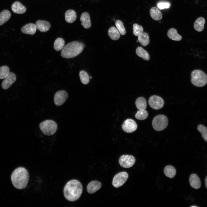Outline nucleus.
<instances>
[{"label": "nucleus", "instance_id": "obj_6", "mask_svg": "<svg viewBox=\"0 0 207 207\" xmlns=\"http://www.w3.org/2000/svg\"><path fill=\"white\" fill-rule=\"evenodd\" d=\"M167 117L163 115H158L153 118L152 125L153 128L157 131H161L165 129L168 125Z\"/></svg>", "mask_w": 207, "mask_h": 207}, {"label": "nucleus", "instance_id": "obj_39", "mask_svg": "<svg viewBox=\"0 0 207 207\" xmlns=\"http://www.w3.org/2000/svg\"><path fill=\"white\" fill-rule=\"evenodd\" d=\"M138 41H137V42H138Z\"/></svg>", "mask_w": 207, "mask_h": 207}, {"label": "nucleus", "instance_id": "obj_9", "mask_svg": "<svg viewBox=\"0 0 207 207\" xmlns=\"http://www.w3.org/2000/svg\"><path fill=\"white\" fill-rule=\"evenodd\" d=\"M150 106L155 110H159L164 105L163 99L160 97L154 95L151 96L148 100Z\"/></svg>", "mask_w": 207, "mask_h": 207}, {"label": "nucleus", "instance_id": "obj_7", "mask_svg": "<svg viewBox=\"0 0 207 207\" xmlns=\"http://www.w3.org/2000/svg\"><path fill=\"white\" fill-rule=\"evenodd\" d=\"M128 177V173L125 172H119L114 177L112 184L115 188H118L123 185L126 182Z\"/></svg>", "mask_w": 207, "mask_h": 207}, {"label": "nucleus", "instance_id": "obj_5", "mask_svg": "<svg viewBox=\"0 0 207 207\" xmlns=\"http://www.w3.org/2000/svg\"><path fill=\"white\" fill-rule=\"evenodd\" d=\"M41 132L45 135L50 136L54 134L56 132L57 126L53 120H45L41 122L39 125Z\"/></svg>", "mask_w": 207, "mask_h": 207}, {"label": "nucleus", "instance_id": "obj_36", "mask_svg": "<svg viewBox=\"0 0 207 207\" xmlns=\"http://www.w3.org/2000/svg\"><path fill=\"white\" fill-rule=\"evenodd\" d=\"M170 6V4L167 2H160L157 4L158 7L160 9L168 8Z\"/></svg>", "mask_w": 207, "mask_h": 207}, {"label": "nucleus", "instance_id": "obj_18", "mask_svg": "<svg viewBox=\"0 0 207 207\" xmlns=\"http://www.w3.org/2000/svg\"><path fill=\"white\" fill-rule=\"evenodd\" d=\"M80 20L82 23L83 26L85 28H89L91 27L90 16L87 12H84L82 14Z\"/></svg>", "mask_w": 207, "mask_h": 207}, {"label": "nucleus", "instance_id": "obj_26", "mask_svg": "<svg viewBox=\"0 0 207 207\" xmlns=\"http://www.w3.org/2000/svg\"><path fill=\"white\" fill-rule=\"evenodd\" d=\"M138 40L143 46L147 45L150 42V39L148 34L145 32H143L138 36Z\"/></svg>", "mask_w": 207, "mask_h": 207}, {"label": "nucleus", "instance_id": "obj_10", "mask_svg": "<svg viewBox=\"0 0 207 207\" xmlns=\"http://www.w3.org/2000/svg\"><path fill=\"white\" fill-rule=\"evenodd\" d=\"M68 97L67 92L64 90H60L56 92L54 97V101L57 106L62 105Z\"/></svg>", "mask_w": 207, "mask_h": 207}, {"label": "nucleus", "instance_id": "obj_3", "mask_svg": "<svg viewBox=\"0 0 207 207\" xmlns=\"http://www.w3.org/2000/svg\"><path fill=\"white\" fill-rule=\"evenodd\" d=\"M85 46V45L78 41L70 42L62 49L61 55L63 57L67 59L74 57L82 51Z\"/></svg>", "mask_w": 207, "mask_h": 207}, {"label": "nucleus", "instance_id": "obj_30", "mask_svg": "<svg viewBox=\"0 0 207 207\" xmlns=\"http://www.w3.org/2000/svg\"><path fill=\"white\" fill-rule=\"evenodd\" d=\"M148 113L145 110H139L138 111L135 115V117L137 119L143 120L146 119L148 116Z\"/></svg>", "mask_w": 207, "mask_h": 207}, {"label": "nucleus", "instance_id": "obj_19", "mask_svg": "<svg viewBox=\"0 0 207 207\" xmlns=\"http://www.w3.org/2000/svg\"><path fill=\"white\" fill-rule=\"evenodd\" d=\"M65 16L66 21L70 23L74 22L76 18V13L72 9L67 10L65 13Z\"/></svg>", "mask_w": 207, "mask_h": 207}, {"label": "nucleus", "instance_id": "obj_20", "mask_svg": "<svg viewBox=\"0 0 207 207\" xmlns=\"http://www.w3.org/2000/svg\"><path fill=\"white\" fill-rule=\"evenodd\" d=\"M150 14L152 18L155 20H159L162 18V15L161 12L157 7H153L150 10Z\"/></svg>", "mask_w": 207, "mask_h": 207}, {"label": "nucleus", "instance_id": "obj_32", "mask_svg": "<svg viewBox=\"0 0 207 207\" xmlns=\"http://www.w3.org/2000/svg\"><path fill=\"white\" fill-rule=\"evenodd\" d=\"M197 129L201 133L204 140L207 142V128L204 125L200 124L198 126Z\"/></svg>", "mask_w": 207, "mask_h": 207}, {"label": "nucleus", "instance_id": "obj_1", "mask_svg": "<svg viewBox=\"0 0 207 207\" xmlns=\"http://www.w3.org/2000/svg\"><path fill=\"white\" fill-rule=\"evenodd\" d=\"M83 191V186L77 180L73 179L68 182L64 189V194L67 200L73 202L80 197Z\"/></svg>", "mask_w": 207, "mask_h": 207}, {"label": "nucleus", "instance_id": "obj_14", "mask_svg": "<svg viewBox=\"0 0 207 207\" xmlns=\"http://www.w3.org/2000/svg\"><path fill=\"white\" fill-rule=\"evenodd\" d=\"M189 182L191 186L194 189H199L201 187L200 179L198 176L195 174H193L190 175Z\"/></svg>", "mask_w": 207, "mask_h": 207}, {"label": "nucleus", "instance_id": "obj_28", "mask_svg": "<svg viewBox=\"0 0 207 207\" xmlns=\"http://www.w3.org/2000/svg\"><path fill=\"white\" fill-rule=\"evenodd\" d=\"M11 13L8 10H4L0 13V26L7 22L10 18Z\"/></svg>", "mask_w": 207, "mask_h": 207}, {"label": "nucleus", "instance_id": "obj_21", "mask_svg": "<svg viewBox=\"0 0 207 207\" xmlns=\"http://www.w3.org/2000/svg\"><path fill=\"white\" fill-rule=\"evenodd\" d=\"M205 22V20L203 18L200 17L197 18L194 24L195 30L198 32L202 31L204 29Z\"/></svg>", "mask_w": 207, "mask_h": 207}, {"label": "nucleus", "instance_id": "obj_37", "mask_svg": "<svg viewBox=\"0 0 207 207\" xmlns=\"http://www.w3.org/2000/svg\"><path fill=\"white\" fill-rule=\"evenodd\" d=\"M205 184L206 188L207 189V176L206 177L205 180Z\"/></svg>", "mask_w": 207, "mask_h": 207}, {"label": "nucleus", "instance_id": "obj_27", "mask_svg": "<svg viewBox=\"0 0 207 207\" xmlns=\"http://www.w3.org/2000/svg\"><path fill=\"white\" fill-rule=\"evenodd\" d=\"M135 105L139 110H145L147 107L146 100L143 97H139L136 100Z\"/></svg>", "mask_w": 207, "mask_h": 207}, {"label": "nucleus", "instance_id": "obj_13", "mask_svg": "<svg viewBox=\"0 0 207 207\" xmlns=\"http://www.w3.org/2000/svg\"><path fill=\"white\" fill-rule=\"evenodd\" d=\"M101 186V183L99 181L96 180L91 181L87 185V191L89 193H94L100 189Z\"/></svg>", "mask_w": 207, "mask_h": 207}, {"label": "nucleus", "instance_id": "obj_17", "mask_svg": "<svg viewBox=\"0 0 207 207\" xmlns=\"http://www.w3.org/2000/svg\"><path fill=\"white\" fill-rule=\"evenodd\" d=\"M12 11L15 13L22 14L25 13L26 9V7L19 2L17 1L12 4L11 7Z\"/></svg>", "mask_w": 207, "mask_h": 207}, {"label": "nucleus", "instance_id": "obj_31", "mask_svg": "<svg viewBox=\"0 0 207 207\" xmlns=\"http://www.w3.org/2000/svg\"><path fill=\"white\" fill-rule=\"evenodd\" d=\"M79 76L81 82L84 84H87L89 80L88 74L85 71L82 70L79 73Z\"/></svg>", "mask_w": 207, "mask_h": 207}, {"label": "nucleus", "instance_id": "obj_35", "mask_svg": "<svg viewBox=\"0 0 207 207\" xmlns=\"http://www.w3.org/2000/svg\"><path fill=\"white\" fill-rule=\"evenodd\" d=\"M115 25L120 33L122 35H124L126 31L122 22L120 20H117L115 22Z\"/></svg>", "mask_w": 207, "mask_h": 207}, {"label": "nucleus", "instance_id": "obj_22", "mask_svg": "<svg viewBox=\"0 0 207 207\" xmlns=\"http://www.w3.org/2000/svg\"><path fill=\"white\" fill-rule=\"evenodd\" d=\"M108 33L110 38L113 40H118L120 37L119 31L114 26H112L109 29Z\"/></svg>", "mask_w": 207, "mask_h": 207}, {"label": "nucleus", "instance_id": "obj_33", "mask_svg": "<svg viewBox=\"0 0 207 207\" xmlns=\"http://www.w3.org/2000/svg\"><path fill=\"white\" fill-rule=\"evenodd\" d=\"M9 72V68L6 66L0 67V79L4 78Z\"/></svg>", "mask_w": 207, "mask_h": 207}, {"label": "nucleus", "instance_id": "obj_34", "mask_svg": "<svg viewBox=\"0 0 207 207\" xmlns=\"http://www.w3.org/2000/svg\"><path fill=\"white\" fill-rule=\"evenodd\" d=\"M133 31L134 35L138 36L143 32V28L138 24H134L133 25Z\"/></svg>", "mask_w": 207, "mask_h": 207}, {"label": "nucleus", "instance_id": "obj_12", "mask_svg": "<svg viewBox=\"0 0 207 207\" xmlns=\"http://www.w3.org/2000/svg\"><path fill=\"white\" fill-rule=\"evenodd\" d=\"M16 79L15 74L13 72H9L2 83V88L5 90L8 89L15 82Z\"/></svg>", "mask_w": 207, "mask_h": 207}, {"label": "nucleus", "instance_id": "obj_25", "mask_svg": "<svg viewBox=\"0 0 207 207\" xmlns=\"http://www.w3.org/2000/svg\"><path fill=\"white\" fill-rule=\"evenodd\" d=\"M136 52L137 55L143 59L148 61L150 58L148 52L141 47H138L136 49Z\"/></svg>", "mask_w": 207, "mask_h": 207}, {"label": "nucleus", "instance_id": "obj_4", "mask_svg": "<svg viewBox=\"0 0 207 207\" xmlns=\"http://www.w3.org/2000/svg\"><path fill=\"white\" fill-rule=\"evenodd\" d=\"M191 82L195 86L203 87L207 83V76L200 70H194L191 73Z\"/></svg>", "mask_w": 207, "mask_h": 207}, {"label": "nucleus", "instance_id": "obj_11", "mask_svg": "<svg viewBox=\"0 0 207 207\" xmlns=\"http://www.w3.org/2000/svg\"><path fill=\"white\" fill-rule=\"evenodd\" d=\"M122 130L127 133H131L135 131L137 128L135 121L131 119H127L124 122L122 126Z\"/></svg>", "mask_w": 207, "mask_h": 207}, {"label": "nucleus", "instance_id": "obj_15", "mask_svg": "<svg viewBox=\"0 0 207 207\" xmlns=\"http://www.w3.org/2000/svg\"><path fill=\"white\" fill-rule=\"evenodd\" d=\"M35 25L37 29L41 32L47 31L51 27L50 23L45 20H38L36 22Z\"/></svg>", "mask_w": 207, "mask_h": 207}, {"label": "nucleus", "instance_id": "obj_29", "mask_svg": "<svg viewBox=\"0 0 207 207\" xmlns=\"http://www.w3.org/2000/svg\"><path fill=\"white\" fill-rule=\"evenodd\" d=\"M65 41L61 38H57L55 41L53 47L54 49L57 51H59L62 49L64 47Z\"/></svg>", "mask_w": 207, "mask_h": 207}, {"label": "nucleus", "instance_id": "obj_16", "mask_svg": "<svg viewBox=\"0 0 207 207\" xmlns=\"http://www.w3.org/2000/svg\"><path fill=\"white\" fill-rule=\"evenodd\" d=\"M37 29L35 25L29 23L23 26L21 28V31L24 34L33 35L35 33Z\"/></svg>", "mask_w": 207, "mask_h": 207}, {"label": "nucleus", "instance_id": "obj_38", "mask_svg": "<svg viewBox=\"0 0 207 207\" xmlns=\"http://www.w3.org/2000/svg\"><path fill=\"white\" fill-rule=\"evenodd\" d=\"M90 79L91 78V76H90Z\"/></svg>", "mask_w": 207, "mask_h": 207}, {"label": "nucleus", "instance_id": "obj_23", "mask_svg": "<svg viewBox=\"0 0 207 207\" xmlns=\"http://www.w3.org/2000/svg\"><path fill=\"white\" fill-rule=\"evenodd\" d=\"M167 35L170 39L174 41H180L182 39V37L178 34L177 30L174 28H171L168 30Z\"/></svg>", "mask_w": 207, "mask_h": 207}, {"label": "nucleus", "instance_id": "obj_8", "mask_svg": "<svg viewBox=\"0 0 207 207\" xmlns=\"http://www.w3.org/2000/svg\"><path fill=\"white\" fill-rule=\"evenodd\" d=\"M118 162L121 167L128 168L133 165L135 162V159L132 156L124 155L120 157Z\"/></svg>", "mask_w": 207, "mask_h": 207}, {"label": "nucleus", "instance_id": "obj_2", "mask_svg": "<svg viewBox=\"0 0 207 207\" xmlns=\"http://www.w3.org/2000/svg\"><path fill=\"white\" fill-rule=\"evenodd\" d=\"M11 178L14 186L16 189H21L27 186L29 180V174L26 168L19 167L14 171Z\"/></svg>", "mask_w": 207, "mask_h": 207}, {"label": "nucleus", "instance_id": "obj_24", "mask_svg": "<svg viewBox=\"0 0 207 207\" xmlns=\"http://www.w3.org/2000/svg\"><path fill=\"white\" fill-rule=\"evenodd\" d=\"M164 172L165 175L170 178H173L176 172L175 168L171 165L166 166L164 168Z\"/></svg>", "mask_w": 207, "mask_h": 207}]
</instances>
